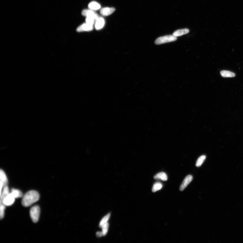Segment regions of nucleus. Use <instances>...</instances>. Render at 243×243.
<instances>
[{"label":"nucleus","instance_id":"20e7f679","mask_svg":"<svg viewBox=\"0 0 243 243\" xmlns=\"http://www.w3.org/2000/svg\"><path fill=\"white\" fill-rule=\"evenodd\" d=\"M15 198L12 194L10 193L1 201V204H3L5 206H10L13 204L15 201Z\"/></svg>","mask_w":243,"mask_h":243},{"label":"nucleus","instance_id":"4468645a","mask_svg":"<svg viewBox=\"0 0 243 243\" xmlns=\"http://www.w3.org/2000/svg\"><path fill=\"white\" fill-rule=\"evenodd\" d=\"M220 74L224 77H233L235 76V73L226 70H223L221 71Z\"/></svg>","mask_w":243,"mask_h":243},{"label":"nucleus","instance_id":"39448f33","mask_svg":"<svg viewBox=\"0 0 243 243\" xmlns=\"http://www.w3.org/2000/svg\"><path fill=\"white\" fill-rule=\"evenodd\" d=\"M81 13L83 16L87 17H92L94 18L96 21L99 18L98 15L91 10H84Z\"/></svg>","mask_w":243,"mask_h":243},{"label":"nucleus","instance_id":"7ed1b4c3","mask_svg":"<svg viewBox=\"0 0 243 243\" xmlns=\"http://www.w3.org/2000/svg\"><path fill=\"white\" fill-rule=\"evenodd\" d=\"M40 208L38 205L32 207L30 211V215L32 222L34 223L38 222L40 215Z\"/></svg>","mask_w":243,"mask_h":243},{"label":"nucleus","instance_id":"9d476101","mask_svg":"<svg viewBox=\"0 0 243 243\" xmlns=\"http://www.w3.org/2000/svg\"><path fill=\"white\" fill-rule=\"evenodd\" d=\"M105 21L102 17H99L96 21L95 27L97 30H99L102 28L105 25Z\"/></svg>","mask_w":243,"mask_h":243},{"label":"nucleus","instance_id":"4be33fe9","mask_svg":"<svg viewBox=\"0 0 243 243\" xmlns=\"http://www.w3.org/2000/svg\"><path fill=\"white\" fill-rule=\"evenodd\" d=\"M96 235L98 237H101L103 236V234L102 232H97L96 234Z\"/></svg>","mask_w":243,"mask_h":243},{"label":"nucleus","instance_id":"aec40b11","mask_svg":"<svg viewBox=\"0 0 243 243\" xmlns=\"http://www.w3.org/2000/svg\"><path fill=\"white\" fill-rule=\"evenodd\" d=\"M85 21L86 23L93 25L95 21H96L94 18L90 17H87L85 19Z\"/></svg>","mask_w":243,"mask_h":243},{"label":"nucleus","instance_id":"1a4fd4ad","mask_svg":"<svg viewBox=\"0 0 243 243\" xmlns=\"http://www.w3.org/2000/svg\"><path fill=\"white\" fill-rule=\"evenodd\" d=\"M189 32V30L187 28L177 30L174 32L173 34L174 36L177 37L182 36V35L188 34Z\"/></svg>","mask_w":243,"mask_h":243},{"label":"nucleus","instance_id":"6ab92c4d","mask_svg":"<svg viewBox=\"0 0 243 243\" xmlns=\"http://www.w3.org/2000/svg\"><path fill=\"white\" fill-rule=\"evenodd\" d=\"M109 223L107 222L104 225H103V226L101 227L102 229V232L103 236H105L107 235L108 232V230H109Z\"/></svg>","mask_w":243,"mask_h":243},{"label":"nucleus","instance_id":"6e6552de","mask_svg":"<svg viewBox=\"0 0 243 243\" xmlns=\"http://www.w3.org/2000/svg\"><path fill=\"white\" fill-rule=\"evenodd\" d=\"M115 10V9L114 8H105L101 9L100 13L103 16H107L112 14Z\"/></svg>","mask_w":243,"mask_h":243},{"label":"nucleus","instance_id":"dca6fc26","mask_svg":"<svg viewBox=\"0 0 243 243\" xmlns=\"http://www.w3.org/2000/svg\"><path fill=\"white\" fill-rule=\"evenodd\" d=\"M89 7L91 10H96L99 9L101 8V6L97 2L93 1L90 3L89 5Z\"/></svg>","mask_w":243,"mask_h":243},{"label":"nucleus","instance_id":"f257e3e1","mask_svg":"<svg viewBox=\"0 0 243 243\" xmlns=\"http://www.w3.org/2000/svg\"><path fill=\"white\" fill-rule=\"evenodd\" d=\"M39 198L40 195L38 192L34 190L30 191L23 196L22 204L24 207H28L37 202Z\"/></svg>","mask_w":243,"mask_h":243},{"label":"nucleus","instance_id":"9b49d317","mask_svg":"<svg viewBox=\"0 0 243 243\" xmlns=\"http://www.w3.org/2000/svg\"><path fill=\"white\" fill-rule=\"evenodd\" d=\"M0 174H1V176H1V182L3 183L4 188V187L7 186L8 183L7 178L3 170H1Z\"/></svg>","mask_w":243,"mask_h":243},{"label":"nucleus","instance_id":"f8f14e48","mask_svg":"<svg viewBox=\"0 0 243 243\" xmlns=\"http://www.w3.org/2000/svg\"><path fill=\"white\" fill-rule=\"evenodd\" d=\"M11 193L15 198H21L23 196V193L19 189H13Z\"/></svg>","mask_w":243,"mask_h":243},{"label":"nucleus","instance_id":"423d86ee","mask_svg":"<svg viewBox=\"0 0 243 243\" xmlns=\"http://www.w3.org/2000/svg\"><path fill=\"white\" fill-rule=\"evenodd\" d=\"M193 179V177L191 175H188L183 180L180 188V191H183Z\"/></svg>","mask_w":243,"mask_h":243},{"label":"nucleus","instance_id":"ddd939ff","mask_svg":"<svg viewBox=\"0 0 243 243\" xmlns=\"http://www.w3.org/2000/svg\"><path fill=\"white\" fill-rule=\"evenodd\" d=\"M154 179H160L163 181H166L167 180V174L164 172H160L155 176Z\"/></svg>","mask_w":243,"mask_h":243},{"label":"nucleus","instance_id":"f03ea898","mask_svg":"<svg viewBox=\"0 0 243 243\" xmlns=\"http://www.w3.org/2000/svg\"><path fill=\"white\" fill-rule=\"evenodd\" d=\"M177 40V37L174 36L173 35H167L158 37L155 41V43L156 45H160L176 41Z\"/></svg>","mask_w":243,"mask_h":243},{"label":"nucleus","instance_id":"0eeeda50","mask_svg":"<svg viewBox=\"0 0 243 243\" xmlns=\"http://www.w3.org/2000/svg\"><path fill=\"white\" fill-rule=\"evenodd\" d=\"M93 25H90L86 23L79 26L77 29V31L78 32L83 31H89L93 30Z\"/></svg>","mask_w":243,"mask_h":243},{"label":"nucleus","instance_id":"412c9836","mask_svg":"<svg viewBox=\"0 0 243 243\" xmlns=\"http://www.w3.org/2000/svg\"><path fill=\"white\" fill-rule=\"evenodd\" d=\"M6 206H4L3 204H1V208H0V210H1V219H2L4 217V211L6 209Z\"/></svg>","mask_w":243,"mask_h":243},{"label":"nucleus","instance_id":"f3484780","mask_svg":"<svg viewBox=\"0 0 243 243\" xmlns=\"http://www.w3.org/2000/svg\"><path fill=\"white\" fill-rule=\"evenodd\" d=\"M162 183L160 182H157L154 184L152 187V191L153 192H155L158 191L162 188Z\"/></svg>","mask_w":243,"mask_h":243},{"label":"nucleus","instance_id":"a211bd4d","mask_svg":"<svg viewBox=\"0 0 243 243\" xmlns=\"http://www.w3.org/2000/svg\"><path fill=\"white\" fill-rule=\"evenodd\" d=\"M206 156L205 155H203L200 157L196 161V167H199L201 165L203 162L206 159Z\"/></svg>","mask_w":243,"mask_h":243},{"label":"nucleus","instance_id":"2eb2a0df","mask_svg":"<svg viewBox=\"0 0 243 243\" xmlns=\"http://www.w3.org/2000/svg\"><path fill=\"white\" fill-rule=\"evenodd\" d=\"M110 215H111V214H110V213H108L107 215H106L104 216V217L102 219V220H100V223H99V227H101L103 225H104L106 224V223L108 222V221H109L110 217Z\"/></svg>","mask_w":243,"mask_h":243}]
</instances>
